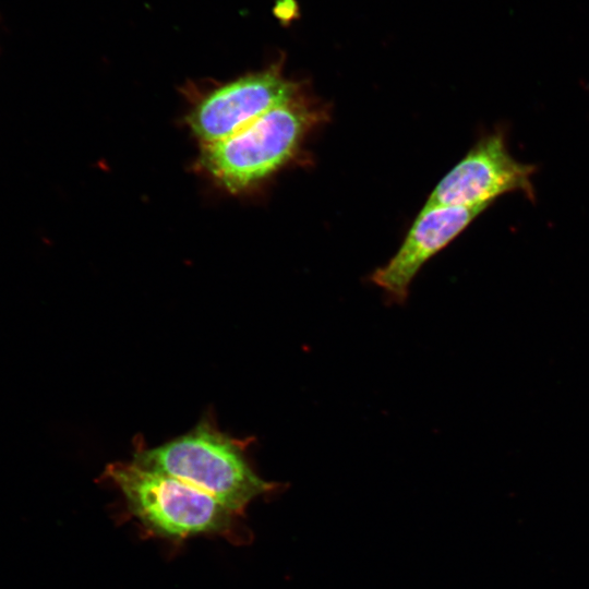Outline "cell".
Listing matches in <instances>:
<instances>
[{"label":"cell","instance_id":"6","mask_svg":"<svg viewBox=\"0 0 589 589\" xmlns=\"http://www.w3.org/2000/svg\"><path fill=\"white\" fill-rule=\"evenodd\" d=\"M485 206H423L395 255L376 268L370 280L389 303L404 304L421 267L444 249Z\"/></svg>","mask_w":589,"mask_h":589},{"label":"cell","instance_id":"3","mask_svg":"<svg viewBox=\"0 0 589 589\" xmlns=\"http://www.w3.org/2000/svg\"><path fill=\"white\" fill-rule=\"evenodd\" d=\"M105 477L119 489L129 512L155 536L181 540L232 531L237 514L208 494L133 459L109 464Z\"/></svg>","mask_w":589,"mask_h":589},{"label":"cell","instance_id":"5","mask_svg":"<svg viewBox=\"0 0 589 589\" xmlns=\"http://www.w3.org/2000/svg\"><path fill=\"white\" fill-rule=\"evenodd\" d=\"M536 167L516 160L505 135L482 136L436 184L424 206H485L509 192L533 199L531 178Z\"/></svg>","mask_w":589,"mask_h":589},{"label":"cell","instance_id":"1","mask_svg":"<svg viewBox=\"0 0 589 589\" xmlns=\"http://www.w3.org/2000/svg\"><path fill=\"white\" fill-rule=\"evenodd\" d=\"M242 444L204 420L169 442L136 450L133 460L208 494L240 515L253 500L277 486L254 471Z\"/></svg>","mask_w":589,"mask_h":589},{"label":"cell","instance_id":"2","mask_svg":"<svg viewBox=\"0 0 589 589\" xmlns=\"http://www.w3.org/2000/svg\"><path fill=\"white\" fill-rule=\"evenodd\" d=\"M320 120L302 93L235 134L202 145L199 166L231 193L249 190L284 167Z\"/></svg>","mask_w":589,"mask_h":589},{"label":"cell","instance_id":"4","mask_svg":"<svg viewBox=\"0 0 589 589\" xmlns=\"http://www.w3.org/2000/svg\"><path fill=\"white\" fill-rule=\"evenodd\" d=\"M283 68L280 60L195 94L185 116L191 132L202 145L224 140L299 95L301 84Z\"/></svg>","mask_w":589,"mask_h":589}]
</instances>
